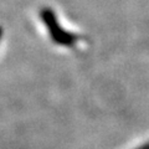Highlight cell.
<instances>
[{
    "instance_id": "6da1fadb",
    "label": "cell",
    "mask_w": 149,
    "mask_h": 149,
    "mask_svg": "<svg viewBox=\"0 0 149 149\" xmlns=\"http://www.w3.org/2000/svg\"><path fill=\"white\" fill-rule=\"evenodd\" d=\"M1 36H3V29L0 27V41H1Z\"/></svg>"
}]
</instances>
